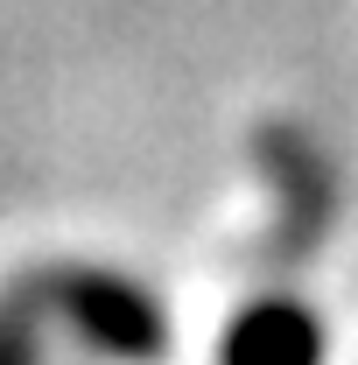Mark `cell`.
I'll use <instances>...</instances> for the list:
<instances>
[{
  "label": "cell",
  "mask_w": 358,
  "mask_h": 365,
  "mask_svg": "<svg viewBox=\"0 0 358 365\" xmlns=\"http://www.w3.org/2000/svg\"><path fill=\"white\" fill-rule=\"evenodd\" d=\"M310 359H316V337L302 317H260L225 344V365H310Z\"/></svg>",
  "instance_id": "obj_1"
}]
</instances>
